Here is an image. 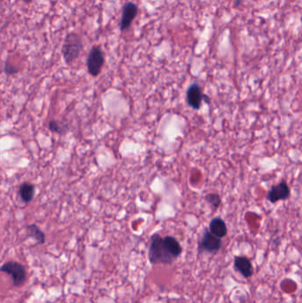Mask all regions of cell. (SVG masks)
<instances>
[{
  "instance_id": "4fadbf2b",
  "label": "cell",
  "mask_w": 302,
  "mask_h": 303,
  "mask_svg": "<svg viewBox=\"0 0 302 303\" xmlns=\"http://www.w3.org/2000/svg\"><path fill=\"white\" fill-rule=\"evenodd\" d=\"M27 232L29 237L34 239L38 244L43 245L46 243V234L38 227L37 224H30L27 226Z\"/></svg>"
},
{
  "instance_id": "5b68a950",
  "label": "cell",
  "mask_w": 302,
  "mask_h": 303,
  "mask_svg": "<svg viewBox=\"0 0 302 303\" xmlns=\"http://www.w3.org/2000/svg\"><path fill=\"white\" fill-rule=\"evenodd\" d=\"M222 247V240L213 235L210 231H205L199 243V252H206L209 254H216Z\"/></svg>"
},
{
  "instance_id": "7a4b0ae2",
  "label": "cell",
  "mask_w": 302,
  "mask_h": 303,
  "mask_svg": "<svg viewBox=\"0 0 302 303\" xmlns=\"http://www.w3.org/2000/svg\"><path fill=\"white\" fill-rule=\"evenodd\" d=\"M83 51V41L79 35L76 33H69L65 38L62 46V55L67 64H71L79 57L80 53Z\"/></svg>"
},
{
  "instance_id": "2e32d148",
  "label": "cell",
  "mask_w": 302,
  "mask_h": 303,
  "mask_svg": "<svg viewBox=\"0 0 302 303\" xmlns=\"http://www.w3.org/2000/svg\"><path fill=\"white\" fill-rule=\"evenodd\" d=\"M5 72L7 73L8 75H14V74L18 72V70L16 69V68H14L11 65L7 63L6 67H5Z\"/></svg>"
},
{
  "instance_id": "30bf717a",
  "label": "cell",
  "mask_w": 302,
  "mask_h": 303,
  "mask_svg": "<svg viewBox=\"0 0 302 303\" xmlns=\"http://www.w3.org/2000/svg\"><path fill=\"white\" fill-rule=\"evenodd\" d=\"M208 231L211 232L213 235L223 239L224 237H226L228 233V228H227L226 223L220 217H215L214 219L211 220Z\"/></svg>"
},
{
  "instance_id": "ba28073f",
  "label": "cell",
  "mask_w": 302,
  "mask_h": 303,
  "mask_svg": "<svg viewBox=\"0 0 302 303\" xmlns=\"http://www.w3.org/2000/svg\"><path fill=\"white\" fill-rule=\"evenodd\" d=\"M138 13V8L132 2H128L125 4L122 10V16L121 20V31H127L131 26L133 21L136 18Z\"/></svg>"
},
{
  "instance_id": "e0dca14e",
  "label": "cell",
  "mask_w": 302,
  "mask_h": 303,
  "mask_svg": "<svg viewBox=\"0 0 302 303\" xmlns=\"http://www.w3.org/2000/svg\"><path fill=\"white\" fill-rule=\"evenodd\" d=\"M24 1H25V2H26V3H31V1H32V0H24Z\"/></svg>"
},
{
  "instance_id": "6da1fadb",
  "label": "cell",
  "mask_w": 302,
  "mask_h": 303,
  "mask_svg": "<svg viewBox=\"0 0 302 303\" xmlns=\"http://www.w3.org/2000/svg\"><path fill=\"white\" fill-rule=\"evenodd\" d=\"M149 261L153 265L165 264L171 265L174 262V259L171 257L166 245L163 241V238L159 233H155L150 239V246L148 252Z\"/></svg>"
},
{
  "instance_id": "3957f363",
  "label": "cell",
  "mask_w": 302,
  "mask_h": 303,
  "mask_svg": "<svg viewBox=\"0 0 302 303\" xmlns=\"http://www.w3.org/2000/svg\"><path fill=\"white\" fill-rule=\"evenodd\" d=\"M0 271L8 274L12 277L13 284L16 287L22 286L26 282V268L18 261H9L5 262L0 267Z\"/></svg>"
},
{
  "instance_id": "8992f818",
  "label": "cell",
  "mask_w": 302,
  "mask_h": 303,
  "mask_svg": "<svg viewBox=\"0 0 302 303\" xmlns=\"http://www.w3.org/2000/svg\"><path fill=\"white\" fill-rule=\"evenodd\" d=\"M291 195V189L286 182L282 181L276 186H272L271 189L268 192L267 199L271 203H276L280 201H286Z\"/></svg>"
},
{
  "instance_id": "9c48e42d",
  "label": "cell",
  "mask_w": 302,
  "mask_h": 303,
  "mask_svg": "<svg viewBox=\"0 0 302 303\" xmlns=\"http://www.w3.org/2000/svg\"><path fill=\"white\" fill-rule=\"evenodd\" d=\"M234 269L245 278H250L253 276V264L246 256H236L234 258Z\"/></svg>"
},
{
  "instance_id": "7c38bea8",
  "label": "cell",
  "mask_w": 302,
  "mask_h": 303,
  "mask_svg": "<svg viewBox=\"0 0 302 303\" xmlns=\"http://www.w3.org/2000/svg\"><path fill=\"white\" fill-rule=\"evenodd\" d=\"M20 197L25 204L31 203L35 196V186L31 183H23L19 188Z\"/></svg>"
},
{
  "instance_id": "9a60e30c",
  "label": "cell",
  "mask_w": 302,
  "mask_h": 303,
  "mask_svg": "<svg viewBox=\"0 0 302 303\" xmlns=\"http://www.w3.org/2000/svg\"><path fill=\"white\" fill-rule=\"evenodd\" d=\"M206 201L208 204L211 206L213 209H218L222 202V200L220 198L219 194H208L206 196Z\"/></svg>"
},
{
  "instance_id": "277c9868",
  "label": "cell",
  "mask_w": 302,
  "mask_h": 303,
  "mask_svg": "<svg viewBox=\"0 0 302 303\" xmlns=\"http://www.w3.org/2000/svg\"><path fill=\"white\" fill-rule=\"evenodd\" d=\"M104 63H105V57L101 47L93 46L89 53L86 61L88 72L93 77L98 76L102 70Z\"/></svg>"
},
{
  "instance_id": "52a82bcc",
  "label": "cell",
  "mask_w": 302,
  "mask_h": 303,
  "mask_svg": "<svg viewBox=\"0 0 302 303\" xmlns=\"http://www.w3.org/2000/svg\"><path fill=\"white\" fill-rule=\"evenodd\" d=\"M204 97L201 88L197 83L191 84L186 91V101L193 109H200Z\"/></svg>"
},
{
  "instance_id": "5bb4252c",
  "label": "cell",
  "mask_w": 302,
  "mask_h": 303,
  "mask_svg": "<svg viewBox=\"0 0 302 303\" xmlns=\"http://www.w3.org/2000/svg\"><path fill=\"white\" fill-rule=\"evenodd\" d=\"M49 129L53 132L63 135V134L68 131L69 128H68V123H65V122H62V121H54L53 120V121H49Z\"/></svg>"
},
{
  "instance_id": "8fae6325",
  "label": "cell",
  "mask_w": 302,
  "mask_h": 303,
  "mask_svg": "<svg viewBox=\"0 0 302 303\" xmlns=\"http://www.w3.org/2000/svg\"><path fill=\"white\" fill-rule=\"evenodd\" d=\"M163 241L165 243L167 249L169 251L171 257L173 258L175 261L180 257L183 249L180 243L178 242L177 239H175L172 236H166L165 238H163Z\"/></svg>"
}]
</instances>
